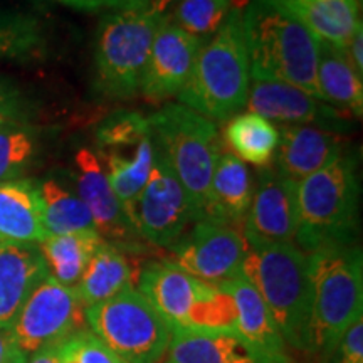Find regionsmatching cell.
Returning a JSON list of instances; mask_svg holds the SVG:
<instances>
[{
	"instance_id": "cell-17",
	"label": "cell",
	"mask_w": 363,
	"mask_h": 363,
	"mask_svg": "<svg viewBox=\"0 0 363 363\" xmlns=\"http://www.w3.org/2000/svg\"><path fill=\"white\" fill-rule=\"evenodd\" d=\"M342 138L310 125H288L279 131L276 167L286 179H306L342 157Z\"/></svg>"
},
{
	"instance_id": "cell-37",
	"label": "cell",
	"mask_w": 363,
	"mask_h": 363,
	"mask_svg": "<svg viewBox=\"0 0 363 363\" xmlns=\"http://www.w3.org/2000/svg\"><path fill=\"white\" fill-rule=\"evenodd\" d=\"M345 52H347L348 61L352 62V66L355 67V71L360 76H363V26L362 24L357 27L355 34H353L352 40L348 43Z\"/></svg>"
},
{
	"instance_id": "cell-11",
	"label": "cell",
	"mask_w": 363,
	"mask_h": 363,
	"mask_svg": "<svg viewBox=\"0 0 363 363\" xmlns=\"http://www.w3.org/2000/svg\"><path fill=\"white\" fill-rule=\"evenodd\" d=\"M130 220L142 239L157 247H172L185 234L190 222H195L187 192L157 147L148 182Z\"/></svg>"
},
{
	"instance_id": "cell-25",
	"label": "cell",
	"mask_w": 363,
	"mask_h": 363,
	"mask_svg": "<svg viewBox=\"0 0 363 363\" xmlns=\"http://www.w3.org/2000/svg\"><path fill=\"white\" fill-rule=\"evenodd\" d=\"M96 155L99 162H104L103 169L106 172L108 182L118 201L123 206L126 216L130 217L140 194L147 185L155 160L153 136H147L138 145H135V148L104 150Z\"/></svg>"
},
{
	"instance_id": "cell-29",
	"label": "cell",
	"mask_w": 363,
	"mask_h": 363,
	"mask_svg": "<svg viewBox=\"0 0 363 363\" xmlns=\"http://www.w3.org/2000/svg\"><path fill=\"white\" fill-rule=\"evenodd\" d=\"M43 222L48 235H62L94 230L88 207L71 190L56 180H45L39 187Z\"/></svg>"
},
{
	"instance_id": "cell-43",
	"label": "cell",
	"mask_w": 363,
	"mask_h": 363,
	"mask_svg": "<svg viewBox=\"0 0 363 363\" xmlns=\"http://www.w3.org/2000/svg\"><path fill=\"white\" fill-rule=\"evenodd\" d=\"M26 355H24V353H22L21 350H17L16 353H13V357L11 358V362H9V363H26Z\"/></svg>"
},
{
	"instance_id": "cell-34",
	"label": "cell",
	"mask_w": 363,
	"mask_h": 363,
	"mask_svg": "<svg viewBox=\"0 0 363 363\" xmlns=\"http://www.w3.org/2000/svg\"><path fill=\"white\" fill-rule=\"evenodd\" d=\"M57 357L59 363H123L88 328L59 343Z\"/></svg>"
},
{
	"instance_id": "cell-2",
	"label": "cell",
	"mask_w": 363,
	"mask_h": 363,
	"mask_svg": "<svg viewBox=\"0 0 363 363\" xmlns=\"http://www.w3.org/2000/svg\"><path fill=\"white\" fill-rule=\"evenodd\" d=\"M242 33L251 78L283 81L321 99L320 39L305 26L264 0H254L242 11Z\"/></svg>"
},
{
	"instance_id": "cell-12",
	"label": "cell",
	"mask_w": 363,
	"mask_h": 363,
	"mask_svg": "<svg viewBox=\"0 0 363 363\" xmlns=\"http://www.w3.org/2000/svg\"><path fill=\"white\" fill-rule=\"evenodd\" d=\"M172 249V262L202 283L220 286L240 274L247 244L242 229L197 220Z\"/></svg>"
},
{
	"instance_id": "cell-33",
	"label": "cell",
	"mask_w": 363,
	"mask_h": 363,
	"mask_svg": "<svg viewBox=\"0 0 363 363\" xmlns=\"http://www.w3.org/2000/svg\"><path fill=\"white\" fill-rule=\"evenodd\" d=\"M150 135L152 128L148 118L133 111L116 113L99 125L96 131L98 152L135 147Z\"/></svg>"
},
{
	"instance_id": "cell-38",
	"label": "cell",
	"mask_w": 363,
	"mask_h": 363,
	"mask_svg": "<svg viewBox=\"0 0 363 363\" xmlns=\"http://www.w3.org/2000/svg\"><path fill=\"white\" fill-rule=\"evenodd\" d=\"M19 348H17L16 337L12 326H0V363H9Z\"/></svg>"
},
{
	"instance_id": "cell-23",
	"label": "cell",
	"mask_w": 363,
	"mask_h": 363,
	"mask_svg": "<svg viewBox=\"0 0 363 363\" xmlns=\"http://www.w3.org/2000/svg\"><path fill=\"white\" fill-rule=\"evenodd\" d=\"M45 238L39 187L29 180L0 182V242L38 246Z\"/></svg>"
},
{
	"instance_id": "cell-7",
	"label": "cell",
	"mask_w": 363,
	"mask_h": 363,
	"mask_svg": "<svg viewBox=\"0 0 363 363\" xmlns=\"http://www.w3.org/2000/svg\"><path fill=\"white\" fill-rule=\"evenodd\" d=\"M138 291L174 331L233 330L235 310L222 286L202 283L172 261L152 262L140 271Z\"/></svg>"
},
{
	"instance_id": "cell-35",
	"label": "cell",
	"mask_w": 363,
	"mask_h": 363,
	"mask_svg": "<svg viewBox=\"0 0 363 363\" xmlns=\"http://www.w3.org/2000/svg\"><path fill=\"white\" fill-rule=\"evenodd\" d=\"M330 363H363V318L345 331Z\"/></svg>"
},
{
	"instance_id": "cell-26",
	"label": "cell",
	"mask_w": 363,
	"mask_h": 363,
	"mask_svg": "<svg viewBox=\"0 0 363 363\" xmlns=\"http://www.w3.org/2000/svg\"><path fill=\"white\" fill-rule=\"evenodd\" d=\"M318 88L321 99L342 110L352 111L357 118L363 113L362 76L348 61L345 49L320 40L318 59Z\"/></svg>"
},
{
	"instance_id": "cell-20",
	"label": "cell",
	"mask_w": 363,
	"mask_h": 363,
	"mask_svg": "<svg viewBox=\"0 0 363 363\" xmlns=\"http://www.w3.org/2000/svg\"><path fill=\"white\" fill-rule=\"evenodd\" d=\"M35 244L0 242V326H12L34 288L48 276Z\"/></svg>"
},
{
	"instance_id": "cell-36",
	"label": "cell",
	"mask_w": 363,
	"mask_h": 363,
	"mask_svg": "<svg viewBox=\"0 0 363 363\" xmlns=\"http://www.w3.org/2000/svg\"><path fill=\"white\" fill-rule=\"evenodd\" d=\"M19 103L11 91L0 84V123H19Z\"/></svg>"
},
{
	"instance_id": "cell-10",
	"label": "cell",
	"mask_w": 363,
	"mask_h": 363,
	"mask_svg": "<svg viewBox=\"0 0 363 363\" xmlns=\"http://www.w3.org/2000/svg\"><path fill=\"white\" fill-rule=\"evenodd\" d=\"M86 328V306L76 289L49 274L29 294L12 325L17 348L26 357L56 347Z\"/></svg>"
},
{
	"instance_id": "cell-39",
	"label": "cell",
	"mask_w": 363,
	"mask_h": 363,
	"mask_svg": "<svg viewBox=\"0 0 363 363\" xmlns=\"http://www.w3.org/2000/svg\"><path fill=\"white\" fill-rule=\"evenodd\" d=\"M26 363H59L57 345L56 347L43 348V350L33 353L26 358Z\"/></svg>"
},
{
	"instance_id": "cell-24",
	"label": "cell",
	"mask_w": 363,
	"mask_h": 363,
	"mask_svg": "<svg viewBox=\"0 0 363 363\" xmlns=\"http://www.w3.org/2000/svg\"><path fill=\"white\" fill-rule=\"evenodd\" d=\"M135 281H138V274L126 252L103 240L74 289L83 305L88 308L135 288Z\"/></svg>"
},
{
	"instance_id": "cell-19",
	"label": "cell",
	"mask_w": 363,
	"mask_h": 363,
	"mask_svg": "<svg viewBox=\"0 0 363 363\" xmlns=\"http://www.w3.org/2000/svg\"><path fill=\"white\" fill-rule=\"evenodd\" d=\"M323 43L347 49L362 24L358 0H264Z\"/></svg>"
},
{
	"instance_id": "cell-8",
	"label": "cell",
	"mask_w": 363,
	"mask_h": 363,
	"mask_svg": "<svg viewBox=\"0 0 363 363\" xmlns=\"http://www.w3.org/2000/svg\"><path fill=\"white\" fill-rule=\"evenodd\" d=\"M165 16L147 7L120 9L106 16L96 39V84L113 98H128L140 91L153 39Z\"/></svg>"
},
{
	"instance_id": "cell-14",
	"label": "cell",
	"mask_w": 363,
	"mask_h": 363,
	"mask_svg": "<svg viewBox=\"0 0 363 363\" xmlns=\"http://www.w3.org/2000/svg\"><path fill=\"white\" fill-rule=\"evenodd\" d=\"M296 227V182L286 179L274 167H264L242 224L244 240L247 244L294 242Z\"/></svg>"
},
{
	"instance_id": "cell-4",
	"label": "cell",
	"mask_w": 363,
	"mask_h": 363,
	"mask_svg": "<svg viewBox=\"0 0 363 363\" xmlns=\"http://www.w3.org/2000/svg\"><path fill=\"white\" fill-rule=\"evenodd\" d=\"M251 71L242 33V11L233 9L211 43L202 48L179 103L206 116L224 121L246 106Z\"/></svg>"
},
{
	"instance_id": "cell-27",
	"label": "cell",
	"mask_w": 363,
	"mask_h": 363,
	"mask_svg": "<svg viewBox=\"0 0 363 363\" xmlns=\"http://www.w3.org/2000/svg\"><path fill=\"white\" fill-rule=\"evenodd\" d=\"M103 244L96 230L48 235L38 244L48 272L57 283L76 288L93 254Z\"/></svg>"
},
{
	"instance_id": "cell-3",
	"label": "cell",
	"mask_w": 363,
	"mask_h": 363,
	"mask_svg": "<svg viewBox=\"0 0 363 363\" xmlns=\"http://www.w3.org/2000/svg\"><path fill=\"white\" fill-rule=\"evenodd\" d=\"M240 274L266 303L286 347L306 353L311 306L310 256L293 242L247 244Z\"/></svg>"
},
{
	"instance_id": "cell-13",
	"label": "cell",
	"mask_w": 363,
	"mask_h": 363,
	"mask_svg": "<svg viewBox=\"0 0 363 363\" xmlns=\"http://www.w3.org/2000/svg\"><path fill=\"white\" fill-rule=\"evenodd\" d=\"M74 167L78 197L88 207L99 238L126 254L138 252L142 249V235L131 224L123 206L113 192L96 153L89 148H81L74 157Z\"/></svg>"
},
{
	"instance_id": "cell-18",
	"label": "cell",
	"mask_w": 363,
	"mask_h": 363,
	"mask_svg": "<svg viewBox=\"0 0 363 363\" xmlns=\"http://www.w3.org/2000/svg\"><path fill=\"white\" fill-rule=\"evenodd\" d=\"M220 286L234 301L235 333L271 362L291 363L288 347L281 337L278 326L252 284L244 279L242 274H238Z\"/></svg>"
},
{
	"instance_id": "cell-21",
	"label": "cell",
	"mask_w": 363,
	"mask_h": 363,
	"mask_svg": "<svg viewBox=\"0 0 363 363\" xmlns=\"http://www.w3.org/2000/svg\"><path fill=\"white\" fill-rule=\"evenodd\" d=\"M165 363H274L233 330L174 331Z\"/></svg>"
},
{
	"instance_id": "cell-6",
	"label": "cell",
	"mask_w": 363,
	"mask_h": 363,
	"mask_svg": "<svg viewBox=\"0 0 363 363\" xmlns=\"http://www.w3.org/2000/svg\"><path fill=\"white\" fill-rule=\"evenodd\" d=\"M160 155L189 195L194 220H202L220 140L216 125L180 103H170L148 118Z\"/></svg>"
},
{
	"instance_id": "cell-16",
	"label": "cell",
	"mask_w": 363,
	"mask_h": 363,
	"mask_svg": "<svg viewBox=\"0 0 363 363\" xmlns=\"http://www.w3.org/2000/svg\"><path fill=\"white\" fill-rule=\"evenodd\" d=\"M247 110L266 120L286 125H331L342 113L306 91L283 81L251 78Z\"/></svg>"
},
{
	"instance_id": "cell-40",
	"label": "cell",
	"mask_w": 363,
	"mask_h": 363,
	"mask_svg": "<svg viewBox=\"0 0 363 363\" xmlns=\"http://www.w3.org/2000/svg\"><path fill=\"white\" fill-rule=\"evenodd\" d=\"M57 2L65 4V6H69L72 9H78V11H98L104 6V0H57Z\"/></svg>"
},
{
	"instance_id": "cell-22",
	"label": "cell",
	"mask_w": 363,
	"mask_h": 363,
	"mask_svg": "<svg viewBox=\"0 0 363 363\" xmlns=\"http://www.w3.org/2000/svg\"><path fill=\"white\" fill-rule=\"evenodd\" d=\"M252 194L254 185L246 163L233 153H220L212 175L202 220H214L242 229Z\"/></svg>"
},
{
	"instance_id": "cell-1",
	"label": "cell",
	"mask_w": 363,
	"mask_h": 363,
	"mask_svg": "<svg viewBox=\"0 0 363 363\" xmlns=\"http://www.w3.org/2000/svg\"><path fill=\"white\" fill-rule=\"evenodd\" d=\"M310 256L311 306L308 355L330 362L342 337L363 318V262L357 246H335Z\"/></svg>"
},
{
	"instance_id": "cell-31",
	"label": "cell",
	"mask_w": 363,
	"mask_h": 363,
	"mask_svg": "<svg viewBox=\"0 0 363 363\" xmlns=\"http://www.w3.org/2000/svg\"><path fill=\"white\" fill-rule=\"evenodd\" d=\"M43 48L35 19L19 12H0V59L26 61L38 56Z\"/></svg>"
},
{
	"instance_id": "cell-9",
	"label": "cell",
	"mask_w": 363,
	"mask_h": 363,
	"mask_svg": "<svg viewBox=\"0 0 363 363\" xmlns=\"http://www.w3.org/2000/svg\"><path fill=\"white\" fill-rule=\"evenodd\" d=\"M91 333L123 363H158L174 330L136 288L86 308Z\"/></svg>"
},
{
	"instance_id": "cell-42",
	"label": "cell",
	"mask_w": 363,
	"mask_h": 363,
	"mask_svg": "<svg viewBox=\"0 0 363 363\" xmlns=\"http://www.w3.org/2000/svg\"><path fill=\"white\" fill-rule=\"evenodd\" d=\"M150 0H126V9L130 7H147Z\"/></svg>"
},
{
	"instance_id": "cell-5",
	"label": "cell",
	"mask_w": 363,
	"mask_h": 363,
	"mask_svg": "<svg viewBox=\"0 0 363 363\" xmlns=\"http://www.w3.org/2000/svg\"><path fill=\"white\" fill-rule=\"evenodd\" d=\"M355 165L340 157L296 184L298 227L294 246L311 254L325 247L352 246L358 227Z\"/></svg>"
},
{
	"instance_id": "cell-28",
	"label": "cell",
	"mask_w": 363,
	"mask_h": 363,
	"mask_svg": "<svg viewBox=\"0 0 363 363\" xmlns=\"http://www.w3.org/2000/svg\"><path fill=\"white\" fill-rule=\"evenodd\" d=\"M224 140L233 155L240 162L264 169L274 162L279 130L256 113H238L227 123Z\"/></svg>"
},
{
	"instance_id": "cell-41",
	"label": "cell",
	"mask_w": 363,
	"mask_h": 363,
	"mask_svg": "<svg viewBox=\"0 0 363 363\" xmlns=\"http://www.w3.org/2000/svg\"><path fill=\"white\" fill-rule=\"evenodd\" d=\"M179 2H182V0H150L147 9L150 12L158 13V16H165V12Z\"/></svg>"
},
{
	"instance_id": "cell-32",
	"label": "cell",
	"mask_w": 363,
	"mask_h": 363,
	"mask_svg": "<svg viewBox=\"0 0 363 363\" xmlns=\"http://www.w3.org/2000/svg\"><path fill=\"white\" fill-rule=\"evenodd\" d=\"M35 152L34 136L21 123H0V182L16 180Z\"/></svg>"
},
{
	"instance_id": "cell-30",
	"label": "cell",
	"mask_w": 363,
	"mask_h": 363,
	"mask_svg": "<svg viewBox=\"0 0 363 363\" xmlns=\"http://www.w3.org/2000/svg\"><path fill=\"white\" fill-rule=\"evenodd\" d=\"M235 7V0H182L170 22L194 38L203 39L216 34Z\"/></svg>"
},
{
	"instance_id": "cell-15",
	"label": "cell",
	"mask_w": 363,
	"mask_h": 363,
	"mask_svg": "<svg viewBox=\"0 0 363 363\" xmlns=\"http://www.w3.org/2000/svg\"><path fill=\"white\" fill-rule=\"evenodd\" d=\"M202 48L203 39L187 34L169 19L163 21L140 84L145 96L155 101L177 96L187 84Z\"/></svg>"
}]
</instances>
